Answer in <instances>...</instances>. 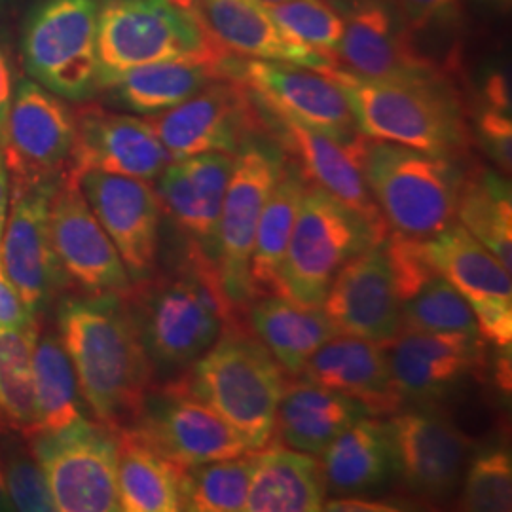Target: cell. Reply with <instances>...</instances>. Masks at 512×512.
I'll return each mask as SVG.
<instances>
[{
  "label": "cell",
  "mask_w": 512,
  "mask_h": 512,
  "mask_svg": "<svg viewBox=\"0 0 512 512\" xmlns=\"http://www.w3.org/2000/svg\"><path fill=\"white\" fill-rule=\"evenodd\" d=\"M76 179L122 258L131 283L150 279L156 270L164 213L156 188L148 181L105 171H84Z\"/></svg>",
  "instance_id": "ffe728a7"
},
{
  "label": "cell",
  "mask_w": 512,
  "mask_h": 512,
  "mask_svg": "<svg viewBox=\"0 0 512 512\" xmlns=\"http://www.w3.org/2000/svg\"><path fill=\"white\" fill-rule=\"evenodd\" d=\"M321 308L340 334L385 344L401 332V300L384 241L349 260L334 277Z\"/></svg>",
  "instance_id": "d4e9b609"
},
{
  "label": "cell",
  "mask_w": 512,
  "mask_h": 512,
  "mask_svg": "<svg viewBox=\"0 0 512 512\" xmlns=\"http://www.w3.org/2000/svg\"><path fill=\"white\" fill-rule=\"evenodd\" d=\"M391 374L406 406H439L484 368L482 336L401 330L385 342Z\"/></svg>",
  "instance_id": "d6986e66"
},
{
  "label": "cell",
  "mask_w": 512,
  "mask_h": 512,
  "mask_svg": "<svg viewBox=\"0 0 512 512\" xmlns=\"http://www.w3.org/2000/svg\"><path fill=\"white\" fill-rule=\"evenodd\" d=\"M365 416H370L365 406L348 395L296 376L283 387L274 437L281 446L321 456L332 440Z\"/></svg>",
  "instance_id": "83f0119b"
},
{
  "label": "cell",
  "mask_w": 512,
  "mask_h": 512,
  "mask_svg": "<svg viewBox=\"0 0 512 512\" xmlns=\"http://www.w3.org/2000/svg\"><path fill=\"white\" fill-rule=\"evenodd\" d=\"M33 393L35 425L29 437L42 433L52 435L92 420L82 399L73 363L59 336L52 330L38 332L35 340Z\"/></svg>",
  "instance_id": "836d02e7"
},
{
  "label": "cell",
  "mask_w": 512,
  "mask_h": 512,
  "mask_svg": "<svg viewBox=\"0 0 512 512\" xmlns=\"http://www.w3.org/2000/svg\"><path fill=\"white\" fill-rule=\"evenodd\" d=\"M57 512H116V433L90 420L52 435L27 437Z\"/></svg>",
  "instance_id": "30bf717a"
},
{
  "label": "cell",
  "mask_w": 512,
  "mask_h": 512,
  "mask_svg": "<svg viewBox=\"0 0 512 512\" xmlns=\"http://www.w3.org/2000/svg\"><path fill=\"white\" fill-rule=\"evenodd\" d=\"M0 327L2 329L37 327L35 315L25 306L21 294L10 281L2 262H0Z\"/></svg>",
  "instance_id": "bcb514c9"
},
{
  "label": "cell",
  "mask_w": 512,
  "mask_h": 512,
  "mask_svg": "<svg viewBox=\"0 0 512 512\" xmlns=\"http://www.w3.org/2000/svg\"><path fill=\"white\" fill-rule=\"evenodd\" d=\"M285 160L287 154L270 133L251 135L234 154L220 211L217 274L222 293L238 313L255 298L249 264L256 228Z\"/></svg>",
  "instance_id": "9c48e42d"
},
{
  "label": "cell",
  "mask_w": 512,
  "mask_h": 512,
  "mask_svg": "<svg viewBox=\"0 0 512 512\" xmlns=\"http://www.w3.org/2000/svg\"><path fill=\"white\" fill-rule=\"evenodd\" d=\"M480 103L511 112V86H509V76L505 74V71L494 69L484 78Z\"/></svg>",
  "instance_id": "7dc6e473"
},
{
  "label": "cell",
  "mask_w": 512,
  "mask_h": 512,
  "mask_svg": "<svg viewBox=\"0 0 512 512\" xmlns=\"http://www.w3.org/2000/svg\"><path fill=\"white\" fill-rule=\"evenodd\" d=\"M471 133L499 171L509 175L512 167L511 112L480 103L475 114V129Z\"/></svg>",
  "instance_id": "7bdbcfd3"
},
{
  "label": "cell",
  "mask_w": 512,
  "mask_h": 512,
  "mask_svg": "<svg viewBox=\"0 0 512 512\" xmlns=\"http://www.w3.org/2000/svg\"><path fill=\"white\" fill-rule=\"evenodd\" d=\"M38 327H0V435L29 437L35 425L33 349Z\"/></svg>",
  "instance_id": "74e56055"
},
{
  "label": "cell",
  "mask_w": 512,
  "mask_h": 512,
  "mask_svg": "<svg viewBox=\"0 0 512 512\" xmlns=\"http://www.w3.org/2000/svg\"><path fill=\"white\" fill-rule=\"evenodd\" d=\"M147 120L173 162L209 152L236 154L251 135L268 133L255 97L236 78L217 80Z\"/></svg>",
  "instance_id": "4fadbf2b"
},
{
  "label": "cell",
  "mask_w": 512,
  "mask_h": 512,
  "mask_svg": "<svg viewBox=\"0 0 512 512\" xmlns=\"http://www.w3.org/2000/svg\"><path fill=\"white\" fill-rule=\"evenodd\" d=\"M262 4H275V2H285V0H258Z\"/></svg>",
  "instance_id": "db71d44e"
},
{
  "label": "cell",
  "mask_w": 512,
  "mask_h": 512,
  "mask_svg": "<svg viewBox=\"0 0 512 512\" xmlns=\"http://www.w3.org/2000/svg\"><path fill=\"white\" fill-rule=\"evenodd\" d=\"M399 507L385 503V501H374L368 499V495H351V497H334L325 501L323 511L340 512H393Z\"/></svg>",
  "instance_id": "c3c4849f"
},
{
  "label": "cell",
  "mask_w": 512,
  "mask_h": 512,
  "mask_svg": "<svg viewBox=\"0 0 512 512\" xmlns=\"http://www.w3.org/2000/svg\"><path fill=\"white\" fill-rule=\"evenodd\" d=\"M183 376L190 391L238 433L249 452L272 444L287 376L245 323L222 330L219 340Z\"/></svg>",
  "instance_id": "277c9868"
},
{
  "label": "cell",
  "mask_w": 512,
  "mask_h": 512,
  "mask_svg": "<svg viewBox=\"0 0 512 512\" xmlns=\"http://www.w3.org/2000/svg\"><path fill=\"white\" fill-rule=\"evenodd\" d=\"M194 12L230 54L300 65V55L258 0H196Z\"/></svg>",
  "instance_id": "d6a6232c"
},
{
  "label": "cell",
  "mask_w": 512,
  "mask_h": 512,
  "mask_svg": "<svg viewBox=\"0 0 512 512\" xmlns=\"http://www.w3.org/2000/svg\"><path fill=\"white\" fill-rule=\"evenodd\" d=\"M327 490L319 459L287 446H272L256 452V465L249 486L245 511H323Z\"/></svg>",
  "instance_id": "4dcf8cb0"
},
{
  "label": "cell",
  "mask_w": 512,
  "mask_h": 512,
  "mask_svg": "<svg viewBox=\"0 0 512 512\" xmlns=\"http://www.w3.org/2000/svg\"><path fill=\"white\" fill-rule=\"evenodd\" d=\"M461 486V511H511V452L505 446H492L476 452L475 456L469 459Z\"/></svg>",
  "instance_id": "60d3db41"
},
{
  "label": "cell",
  "mask_w": 512,
  "mask_h": 512,
  "mask_svg": "<svg viewBox=\"0 0 512 512\" xmlns=\"http://www.w3.org/2000/svg\"><path fill=\"white\" fill-rule=\"evenodd\" d=\"M57 336L93 420L120 431L137 420L154 382L128 298L82 294L61 300Z\"/></svg>",
  "instance_id": "6da1fadb"
},
{
  "label": "cell",
  "mask_w": 512,
  "mask_h": 512,
  "mask_svg": "<svg viewBox=\"0 0 512 512\" xmlns=\"http://www.w3.org/2000/svg\"><path fill=\"white\" fill-rule=\"evenodd\" d=\"M262 6L300 55V67L323 74L338 67L344 18L332 0H285Z\"/></svg>",
  "instance_id": "8d00e7d4"
},
{
  "label": "cell",
  "mask_w": 512,
  "mask_h": 512,
  "mask_svg": "<svg viewBox=\"0 0 512 512\" xmlns=\"http://www.w3.org/2000/svg\"><path fill=\"white\" fill-rule=\"evenodd\" d=\"M0 461L6 494L12 509L23 512H54V503L46 478L31 448H23L18 442H6L0 446Z\"/></svg>",
  "instance_id": "b9f144b4"
},
{
  "label": "cell",
  "mask_w": 512,
  "mask_h": 512,
  "mask_svg": "<svg viewBox=\"0 0 512 512\" xmlns=\"http://www.w3.org/2000/svg\"><path fill=\"white\" fill-rule=\"evenodd\" d=\"M50 236L63 275L76 289L84 294L131 293L126 266L71 173H65L55 188Z\"/></svg>",
  "instance_id": "ac0fdd59"
},
{
  "label": "cell",
  "mask_w": 512,
  "mask_h": 512,
  "mask_svg": "<svg viewBox=\"0 0 512 512\" xmlns=\"http://www.w3.org/2000/svg\"><path fill=\"white\" fill-rule=\"evenodd\" d=\"M129 427L183 469L249 452L238 433L190 391L183 374L152 385Z\"/></svg>",
  "instance_id": "5bb4252c"
},
{
  "label": "cell",
  "mask_w": 512,
  "mask_h": 512,
  "mask_svg": "<svg viewBox=\"0 0 512 512\" xmlns=\"http://www.w3.org/2000/svg\"><path fill=\"white\" fill-rule=\"evenodd\" d=\"M256 452L238 458L219 459L184 469L181 484L183 511H245Z\"/></svg>",
  "instance_id": "f35d334b"
},
{
  "label": "cell",
  "mask_w": 512,
  "mask_h": 512,
  "mask_svg": "<svg viewBox=\"0 0 512 512\" xmlns=\"http://www.w3.org/2000/svg\"><path fill=\"white\" fill-rule=\"evenodd\" d=\"M61 177L10 175L0 262L35 317L67 283L50 236V203Z\"/></svg>",
  "instance_id": "8fae6325"
},
{
  "label": "cell",
  "mask_w": 512,
  "mask_h": 512,
  "mask_svg": "<svg viewBox=\"0 0 512 512\" xmlns=\"http://www.w3.org/2000/svg\"><path fill=\"white\" fill-rule=\"evenodd\" d=\"M308 184L298 165L287 156L279 181L264 205L256 228L249 264V279L255 298L264 294H277V277Z\"/></svg>",
  "instance_id": "e575fe53"
},
{
  "label": "cell",
  "mask_w": 512,
  "mask_h": 512,
  "mask_svg": "<svg viewBox=\"0 0 512 512\" xmlns=\"http://www.w3.org/2000/svg\"><path fill=\"white\" fill-rule=\"evenodd\" d=\"M260 110L268 133L298 165L306 181L327 190L334 198L348 205L351 211L370 224L378 238L385 239L389 232L387 224L366 183L368 137L361 133L351 137H334L325 131L272 114L262 107Z\"/></svg>",
  "instance_id": "2e32d148"
},
{
  "label": "cell",
  "mask_w": 512,
  "mask_h": 512,
  "mask_svg": "<svg viewBox=\"0 0 512 512\" xmlns=\"http://www.w3.org/2000/svg\"><path fill=\"white\" fill-rule=\"evenodd\" d=\"M230 55L171 59L141 65L112 78L101 92L118 109L152 116L181 105L217 80L230 78Z\"/></svg>",
  "instance_id": "4316f807"
},
{
  "label": "cell",
  "mask_w": 512,
  "mask_h": 512,
  "mask_svg": "<svg viewBox=\"0 0 512 512\" xmlns=\"http://www.w3.org/2000/svg\"><path fill=\"white\" fill-rule=\"evenodd\" d=\"M380 241L384 239L348 205L308 184L277 277V294L302 306L321 308L338 272Z\"/></svg>",
  "instance_id": "ba28073f"
},
{
  "label": "cell",
  "mask_w": 512,
  "mask_h": 512,
  "mask_svg": "<svg viewBox=\"0 0 512 512\" xmlns=\"http://www.w3.org/2000/svg\"><path fill=\"white\" fill-rule=\"evenodd\" d=\"M99 0H35L21 25L19 57L27 78L71 103L99 93Z\"/></svg>",
  "instance_id": "52a82bcc"
},
{
  "label": "cell",
  "mask_w": 512,
  "mask_h": 512,
  "mask_svg": "<svg viewBox=\"0 0 512 512\" xmlns=\"http://www.w3.org/2000/svg\"><path fill=\"white\" fill-rule=\"evenodd\" d=\"M8 203H10V173L6 167L4 154L0 150V238H2V230H4V222L8 215Z\"/></svg>",
  "instance_id": "681fc988"
},
{
  "label": "cell",
  "mask_w": 512,
  "mask_h": 512,
  "mask_svg": "<svg viewBox=\"0 0 512 512\" xmlns=\"http://www.w3.org/2000/svg\"><path fill=\"white\" fill-rule=\"evenodd\" d=\"M126 298L154 376L167 380L184 374L222 330L239 321L220 289L217 268L192 249L186 268L158 279L152 275Z\"/></svg>",
  "instance_id": "7a4b0ae2"
},
{
  "label": "cell",
  "mask_w": 512,
  "mask_h": 512,
  "mask_svg": "<svg viewBox=\"0 0 512 512\" xmlns=\"http://www.w3.org/2000/svg\"><path fill=\"white\" fill-rule=\"evenodd\" d=\"M76 116L65 99L31 78H19L2 154L10 175L61 177L69 171Z\"/></svg>",
  "instance_id": "7402d4cb"
},
{
  "label": "cell",
  "mask_w": 512,
  "mask_h": 512,
  "mask_svg": "<svg viewBox=\"0 0 512 512\" xmlns=\"http://www.w3.org/2000/svg\"><path fill=\"white\" fill-rule=\"evenodd\" d=\"M245 311L251 332L293 378L317 349L340 334L323 308L302 306L281 294L256 296Z\"/></svg>",
  "instance_id": "f546056e"
},
{
  "label": "cell",
  "mask_w": 512,
  "mask_h": 512,
  "mask_svg": "<svg viewBox=\"0 0 512 512\" xmlns=\"http://www.w3.org/2000/svg\"><path fill=\"white\" fill-rule=\"evenodd\" d=\"M234 154L209 152L175 160L156 179L165 215L183 232L190 249L217 268L219 224Z\"/></svg>",
  "instance_id": "cb8c5ba5"
},
{
  "label": "cell",
  "mask_w": 512,
  "mask_h": 512,
  "mask_svg": "<svg viewBox=\"0 0 512 512\" xmlns=\"http://www.w3.org/2000/svg\"><path fill=\"white\" fill-rule=\"evenodd\" d=\"M298 378L348 395L376 418H389L406 406L382 342L338 334L311 355Z\"/></svg>",
  "instance_id": "484cf974"
},
{
  "label": "cell",
  "mask_w": 512,
  "mask_h": 512,
  "mask_svg": "<svg viewBox=\"0 0 512 512\" xmlns=\"http://www.w3.org/2000/svg\"><path fill=\"white\" fill-rule=\"evenodd\" d=\"M397 480L421 503H442L456 494L469 459V439L439 406H404L387 420Z\"/></svg>",
  "instance_id": "7c38bea8"
},
{
  "label": "cell",
  "mask_w": 512,
  "mask_h": 512,
  "mask_svg": "<svg viewBox=\"0 0 512 512\" xmlns=\"http://www.w3.org/2000/svg\"><path fill=\"white\" fill-rule=\"evenodd\" d=\"M365 175L389 232L431 239L456 222L465 177L459 160L368 139Z\"/></svg>",
  "instance_id": "5b68a950"
},
{
  "label": "cell",
  "mask_w": 512,
  "mask_h": 512,
  "mask_svg": "<svg viewBox=\"0 0 512 512\" xmlns=\"http://www.w3.org/2000/svg\"><path fill=\"white\" fill-rule=\"evenodd\" d=\"M456 220L511 272V186L501 171L480 164L465 169Z\"/></svg>",
  "instance_id": "d590c367"
},
{
  "label": "cell",
  "mask_w": 512,
  "mask_h": 512,
  "mask_svg": "<svg viewBox=\"0 0 512 512\" xmlns=\"http://www.w3.org/2000/svg\"><path fill=\"white\" fill-rule=\"evenodd\" d=\"M183 473L181 465L165 458L133 427L116 431V478L122 511H183Z\"/></svg>",
  "instance_id": "1f68e13d"
},
{
  "label": "cell",
  "mask_w": 512,
  "mask_h": 512,
  "mask_svg": "<svg viewBox=\"0 0 512 512\" xmlns=\"http://www.w3.org/2000/svg\"><path fill=\"white\" fill-rule=\"evenodd\" d=\"M327 494H376L397 478L387 421L365 416L330 442L319 459Z\"/></svg>",
  "instance_id": "f1b7e54d"
},
{
  "label": "cell",
  "mask_w": 512,
  "mask_h": 512,
  "mask_svg": "<svg viewBox=\"0 0 512 512\" xmlns=\"http://www.w3.org/2000/svg\"><path fill=\"white\" fill-rule=\"evenodd\" d=\"M412 37L450 29L459 21V0H391Z\"/></svg>",
  "instance_id": "ee69618b"
},
{
  "label": "cell",
  "mask_w": 512,
  "mask_h": 512,
  "mask_svg": "<svg viewBox=\"0 0 512 512\" xmlns=\"http://www.w3.org/2000/svg\"><path fill=\"white\" fill-rule=\"evenodd\" d=\"M505 2H507V0H505Z\"/></svg>",
  "instance_id": "11a10c76"
},
{
  "label": "cell",
  "mask_w": 512,
  "mask_h": 512,
  "mask_svg": "<svg viewBox=\"0 0 512 512\" xmlns=\"http://www.w3.org/2000/svg\"><path fill=\"white\" fill-rule=\"evenodd\" d=\"M228 54L196 12L171 0H99V88L141 65Z\"/></svg>",
  "instance_id": "8992f818"
},
{
  "label": "cell",
  "mask_w": 512,
  "mask_h": 512,
  "mask_svg": "<svg viewBox=\"0 0 512 512\" xmlns=\"http://www.w3.org/2000/svg\"><path fill=\"white\" fill-rule=\"evenodd\" d=\"M21 2L23 0H0V19L8 18L10 14H14Z\"/></svg>",
  "instance_id": "816d5d0a"
},
{
  "label": "cell",
  "mask_w": 512,
  "mask_h": 512,
  "mask_svg": "<svg viewBox=\"0 0 512 512\" xmlns=\"http://www.w3.org/2000/svg\"><path fill=\"white\" fill-rule=\"evenodd\" d=\"M401 325V330L480 336L471 306L439 270L401 300Z\"/></svg>",
  "instance_id": "ab89813d"
},
{
  "label": "cell",
  "mask_w": 512,
  "mask_h": 512,
  "mask_svg": "<svg viewBox=\"0 0 512 512\" xmlns=\"http://www.w3.org/2000/svg\"><path fill=\"white\" fill-rule=\"evenodd\" d=\"M344 18L338 67L376 80H450L439 61L416 46L391 0H332Z\"/></svg>",
  "instance_id": "9a60e30c"
},
{
  "label": "cell",
  "mask_w": 512,
  "mask_h": 512,
  "mask_svg": "<svg viewBox=\"0 0 512 512\" xmlns=\"http://www.w3.org/2000/svg\"><path fill=\"white\" fill-rule=\"evenodd\" d=\"M74 110L76 139L69 171H105L141 181H156L171 156L147 118L112 112L101 105L80 103Z\"/></svg>",
  "instance_id": "603a6c76"
},
{
  "label": "cell",
  "mask_w": 512,
  "mask_h": 512,
  "mask_svg": "<svg viewBox=\"0 0 512 512\" xmlns=\"http://www.w3.org/2000/svg\"><path fill=\"white\" fill-rule=\"evenodd\" d=\"M18 69L12 40L0 29V150L6 143L8 116L18 88Z\"/></svg>",
  "instance_id": "f6af8a7d"
},
{
  "label": "cell",
  "mask_w": 512,
  "mask_h": 512,
  "mask_svg": "<svg viewBox=\"0 0 512 512\" xmlns=\"http://www.w3.org/2000/svg\"><path fill=\"white\" fill-rule=\"evenodd\" d=\"M173 4H177L179 8H183V10H188V12H194V4H196V0H171Z\"/></svg>",
  "instance_id": "f5cc1de1"
},
{
  "label": "cell",
  "mask_w": 512,
  "mask_h": 512,
  "mask_svg": "<svg viewBox=\"0 0 512 512\" xmlns=\"http://www.w3.org/2000/svg\"><path fill=\"white\" fill-rule=\"evenodd\" d=\"M0 511H12L10 499L6 494V484H4V473H2V461H0Z\"/></svg>",
  "instance_id": "f907efd6"
},
{
  "label": "cell",
  "mask_w": 512,
  "mask_h": 512,
  "mask_svg": "<svg viewBox=\"0 0 512 512\" xmlns=\"http://www.w3.org/2000/svg\"><path fill=\"white\" fill-rule=\"evenodd\" d=\"M346 95L361 135L372 141L461 160L473 133L452 80H376L336 67L327 73Z\"/></svg>",
  "instance_id": "3957f363"
},
{
  "label": "cell",
  "mask_w": 512,
  "mask_h": 512,
  "mask_svg": "<svg viewBox=\"0 0 512 512\" xmlns=\"http://www.w3.org/2000/svg\"><path fill=\"white\" fill-rule=\"evenodd\" d=\"M425 249L435 268L471 306L480 336L497 348H511V272L458 220L425 239Z\"/></svg>",
  "instance_id": "44dd1931"
},
{
  "label": "cell",
  "mask_w": 512,
  "mask_h": 512,
  "mask_svg": "<svg viewBox=\"0 0 512 512\" xmlns=\"http://www.w3.org/2000/svg\"><path fill=\"white\" fill-rule=\"evenodd\" d=\"M228 76L239 80L268 112L334 137L359 133L348 99L327 74L287 61L228 59Z\"/></svg>",
  "instance_id": "e0dca14e"
}]
</instances>
